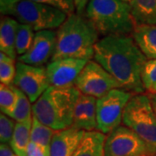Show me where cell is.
I'll return each instance as SVG.
<instances>
[{"label":"cell","mask_w":156,"mask_h":156,"mask_svg":"<svg viewBox=\"0 0 156 156\" xmlns=\"http://www.w3.org/2000/svg\"><path fill=\"white\" fill-rule=\"evenodd\" d=\"M55 132H56L55 130L41 122L37 117L33 115L31 131H30V141L41 146L49 154H50L51 140Z\"/></svg>","instance_id":"20"},{"label":"cell","mask_w":156,"mask_h":156,"mask_svg":"<svg viewBox=\"0 0 156 156\" xmlns=\"http://www.w3.org/2000/svg\"><path fill=\"white\" fill-rule=\"evenodd\" d=\"M88 62L76 58H61L50 62L46 69L50 86L56 88L75 86L76 78Z\"/></svg>","instance_id":"11"},{"label":"cell","mask_w":156,"mask_h":156,"mask_svg":"<svg viewBox=\"0 0 156 156\" xmlns=\"http://www.w3.org/2000/svg\"><path fill=\"white\" fill-rule=\"evenodd\" d=\"M17 20L8 16H2L0 22V50L16 60V37L18 27Z\"/></svg>","instance_id":"16"},{"label":"cell","mask_w":156,"mask_h":156,"mask_svg":"<svg viewBox=\"0 0 156 156\" xmlns=\"http://www.w3.org/2000/svg\"><path fill=\"white\" fill-rule=\"evenodd\" d=\"M84 133L73 127L56 131L50 144V156H73Z\"/></svg>","instance_id":"14"},{"label":"cell","mask_w":156,"mask_h":156,"mask_svg":"<svg viewBox=\"0 0 156 156\" xmlns=\"http://www.w3.org/2000/svg\"><path fill=\"white\" fill-rule=\"evenodd\" d=\"M99 36L93 23L84 15L73 13L56 31V50L51 61L61 58L90 61L94 58Z\"/></svg>","instance_id":"2"},{"label":"cell","mask_w":156,"mask_h":156,"mask_svg":"<svg viewBox=\"0 0 156 156\" xmlns=\"http://www.w3.org/2000/svg\"><path fill=\"white\" fill-rule=\"evenodd\" d=\"M11 16L20 23L28 24L35 31L59 28L68 15L54 7L31 0H21L14 7Z\"/></svg>","instance_id":"6"},{"label":"cell","mask_w":156,"mask_h":156,"mask_svg":"<svg viewBox=\"0 0 156 156\" xmlns=\"http://www.w3.org/2000/svg\"><path fill=\"white\" fill-rule=\"evenodd\" d=\"M16 123L13 119L1 113L0 115V141L3 144H10L14 133Z\"/></svg>","instance_id":"26"},{"label":"cell","mask_w":156,"mask_h":156,"mask_svg":"<svg viewBox=\"0 0 156 156\" xmlns=\"http://www.w3.org/2000/svg\"><path fill=\"white\" fill-rule=\"evenodd\" d=\"M21 0H0V11L3 16L11 15L14 7Z\"/></svg>","instance_id":"28"},{"label":"cell","mask_w":156,"mask_h":156,"mask_svg":"<svg viewBox=\"0 0 156 156\" xmlns=\"http://www.w3.org/2000/svg\"><path fill=\"white\" fill-rule=\"evenodd\" d=\"M148 95H149L152 104H153V107H154V112L156 114V93L155 94H148Z\"/></svg>","instance_id":"32"},{"label":"cell","mask_w":156,"mask_h":156,"mask_svg":"<svg viewBox=\"0 0 156 156\" xmlns=\"http://www.w3.org/2000/svg\"><path fill=\"white\" fill-rule=\"evenodd\" d=\"M142 83L149 94L156 93V59L147 60L142 69Z\"/></svg>","instance_id":"25"},{"label":"cell","mask_w":156,"mask_h":156,"mask_svg":"<svg viewBox=\"0 0 156 156\" xmlns=\"http://www.w3.org/2000/svg\"><path fill=\"white\" fill-rule=\"evenodd\" d=\"M26 156H50V154L38 144L30 141L27 148Z\"/></svg>","instance_id":"29"},{"label":"cell","mask_w":156,"mask_h":156,"mask_svg":"<svg viewBox=\"0 0 156 156\" xmlns=\"http://www.w3.org/2000/svg\"><path fill=\"white\" fill-rule=\"evenodd\" d=\"M104 154L105 156H153L144 140L124 125L107 135Z\"/></svg>","instance_id":"9"},{"label":"cell","mask_w":156,"mask_h":156,"mask_svg":"<svg viewBox=\"0 0 156 156\" xmlns=\"http://www.w3.org/2000/svg\"><path fill=\"white\" fill-rule=\"evenodd\" d=\"M17 102L16 87L1 83L0 85V109L1 113L10 115Z\"/></svg>","instance_id":"23"},{"label":"cell","mask_w":156,"mask_h":156,"mask_svg":"<svg viewBox=\"0 0 156 156\" xmlns=\"http://www.w3.org/2000/svg\"><path fill=\"white\" fill-rule=\"evenodd\" d=\"M122 1H125V2H127V3H129V2H130V1H132V0H122Z\"/></svg>","instance_id":"33"},{"label":"cell","mask_w":156,"mask_h":156,"mask_svg":"<svg viewBox=\"0 0 156 156\" xmlns=\"http://www.w3.org/2000/svg\"><path fill=\"white\" fill-rule=\"evenodd\" d=\"M131 37L147 60L156 59V25H135Z\"/></svg>","instance_id":"15"},{"label":"cell","mask_w":156,"mask_h":156,"mask_svg":"<svg viewBox=\"0 0 156 156\" xmlns=\"http://www.w3.org/2000/svg\"><path fill=\"white\" fill-rule=\"evenodd\" d=\"M134 94L127 90L115 89L96 100V130L108 134L121 126L123 113Z\"/></svg>","instance_id":"7"},{"label":"cell","mask_w":156,"mask_h":156,"mask_svg":"<svg viewBox=\"0 0 156 156\" xmlns=\"http://www.w3.org/2000/svg\"><path fill=\"white\" fill-rule=\"evenodd\" d=\"M13 85L20 89L34 103L50 87L45 66H32L17 62V72Z\"/></svg>","instance_id":"10"},{"label":"cell","mask_w":156,"mask_h":156,"mask_svg":"<svg viewBox=\"0 0 156 156\" xmlns=\"http://www.w3.org/2000/svg\"><path fill=\"white\" fill-rule=\"evenodd\" d=\"M34 30L28 24L19 23L16 37V51L18 56L27 53L33 44Z\"/></svg>","instance_id":"22"},{"label":"cell","mask_w":156,"mask_h":156,"mask_svg":"<svg viewBox=\"0 0 156 156\" xmlns=\"http://www.w3.org/2000/svg\"><path fill=\"white\" fill-rule=\"evenodd\" d=\"M32 120L26 122H16L11 142V149L18 156H26L27 148L30 142Z\"/></svg>","instance_id":"19"},{"label":"cell","mask_w":156,"mask_h":156,"mask_svg":"<svg viewBox=\"0 0 156 156\" xmlns=\"http://www.w3.org/2000/svg\"><path fill=\"white\" fill-rule=\"evenodd\" d=\"M17 72L15 60L4 53H0V82L6 85H12Z\"/></svg>","instance_id":"24"},{"label":"cell","mask_w":156,"mask_h":156,"mask_svg":"<svg viewBox=\"0 0 156 156\" xmlns=\"http://www.w3.org/2000/svg\"><path fill=\"white\" fill-rule=\"evenodd\" d=\"M96 100L89 95H80L73 114V128L85 132L96 130Z\"/></svg>","instance_id":"13"},{"label":"cell","mask_w":156,"mask_h":156,"mask_svg":"<svg viewBox=\"0 0 156 156\" xmlns=\"http://www.w3.org/2000/svg\"><path fill=\"white\" fill-rule=\"evenodd\" d=\"M129 5L135 25H156V0H132Z\"/></svg>","instance_id":"18"},{"label":"cell","mask_w":156,"mask_h":156,"mask_svg":"<svg viewBox=\"0 0 156 156\" xmlns=\"http://www.w3.org/2000/svg\"><path fill=\"white\" fill-rule=\"evenodd\" d=\"M84 16L103 37L132 35L135 27L129 3L122 0H90Z\"/></svg>","instance_id":"4"},{"label":"cell","mask_w":156,"mask_h":156,"mask_svg":"<svg viewBox=\"0 0 156 156\" xmlns=\"http://www.w3.org/2000/svg\"><path fill=\"white\" fill-rule=\"evenodd\" d=\"M81 93L75 86L56 88L50 86L32 105V114L55 131L72 127L73 114Z\"/></svg>","instance_id":"3"},{"label":"cell","mask_w":156,"mask_h":156,"mask_svg":"<svg viewBox=\"0 0 156 156\" xmlns=\"http://www.w3.org/2000/svg\"><path fill=\"white\" fill-rule=\"evenodd\" d=\"M94 59L104 68L121 89L137 95L143 94L142 69L147 61L131 36H108L95 46Z\"/></svg>","instance_id":"1"},{"label":"cell","mask_w":156,"mask_h":156,"mask_svg":"<svg viewBox=\"0 0 156 156\" xmlns=\"http://www.w3.org/2000/svg\"><path fill=\"white\" fill-rule=\"evenodd\" d=\"M122 124L138 134L156 156V114L149 95H134L123 113Z\"/></svg>","instance_id":"5"},{"label":"cell","mask_w":156,"mask_h":156,"mask_svg":"<svg viewBox=\"0 0 156 156\" xmlns=\"http://www.w3.org/2000/svg\"><path fill=\"white\" fill-rule=\"evenodd\" d=\"M31 1L54 7L57 10L64 12L68 16L73 14L76 10L74 0H31Z\"/></svg>","instance_id":"27"},{"label":"cell","mask_w":156,"mask_h":156,"mask_svg":"<svg viewBox=\"0 0 156 156\" xmlns=\"http://www.w3.org/2000/svg\"><path fill=\"white\" fill-rule=\"evenodd\" d=\"M106 136L97 130L85 132L73 156H105Z\"/></svg>","instance_id":"17"},{"label":"cell","mask_w":156,"mask_h":156,"mask_svg":"<svg viewBox=\"0 0 156 156\" xmlns=\"http://www.w3.org/2000/svg\"><path fill=\"white\" fill-rule=\"evenodd\" d=\"M75 87L81 94L99 99L120 86L106 69L95 60H90L79 74Z\"/></svg>","instance_id":"8"},{"label":"cell","mask_w":156,"mask_h":156,"mask_svg":"<svg viewBox=\"0 0 156 156\" xmlns=\"http://www.w3.org/2000/svg\"><path fill=\"white\" fill-rule=\"evenodd\" d=\"M0 156H18L14 151L11 149V146L9 144H3L0 145Z\"/></svg>","instance_id":"31"},{"label":"cell","mask_w":156,"mask_h":156,"mask_svg":"<svg viewBox=\"0 0 156 156\" xmlns=\"http://www.w3.org/2000/svg\"><path fill=\"white\" fill-rule=\"evenodd\" d=\"M17 102L9 116L17 122H26L32 120V106L28 96L16 88Z\"/></svg>","instance_id":"21"},{"label":"cell","mask_w":156,"mask_h":156,"mask_svg":"<svg viewBox=\"0 0 156 156\" xmlns=\"http://www.w3.org/2000/svg\"><path fill=\"white\" fill-rule=\"evenodd\" d=\"M56 32L41 30L35 33L33 44L24 55L17 57V61L32 66H44L51 61L55 53Z\"/></svg>","instance_id":"12"},{"label":"cell","mask_w":156,"mask_h":156,"mask_svg":"<svg viewBox=\"0 0 156 156\" xmlns=\"http://www.w3.org/2000/svg\"><path fill=\"white\" fill-rule=\"evenodd\" d=\"M75 1V5H76V14L83 16L85 13L87 5L90 0H74Z\"/></svg>","instance_id":"30"}]
</instances>
